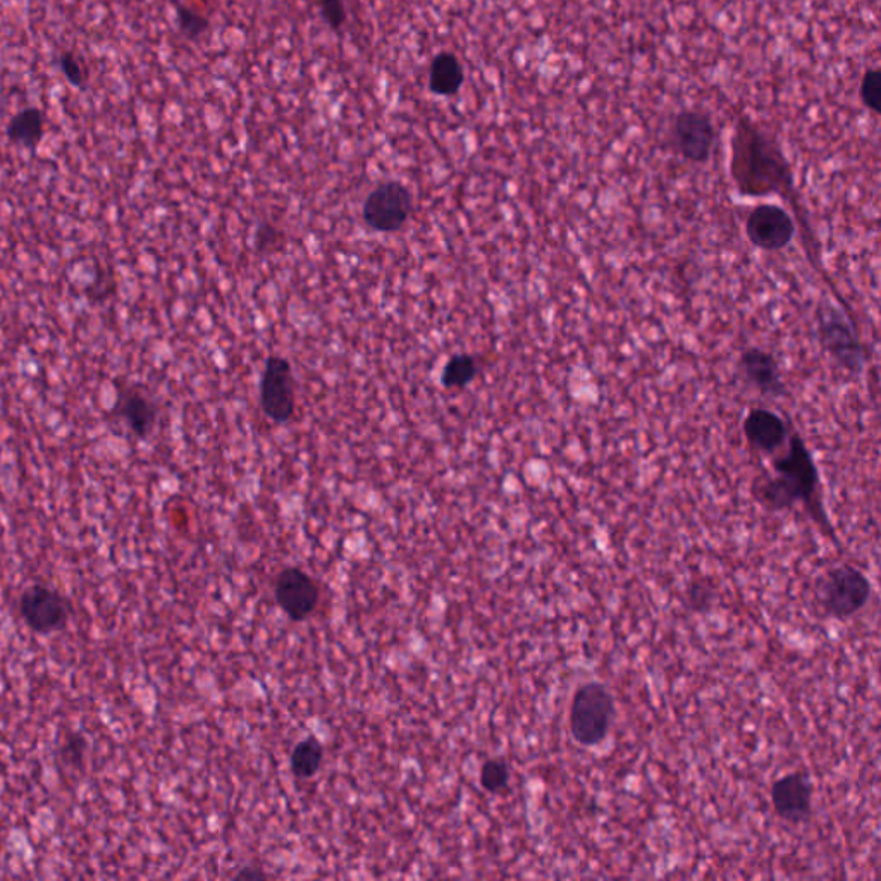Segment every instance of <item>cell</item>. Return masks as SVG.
<instances>
[{"label":"cell","instance_id":"obj_1","mask_svg":"<svg viewBox=\"0 0 881 881\" xmlns=\"http://www.w3.org/2000/svg\"><path fill=\"white\" fill-rule=\"evenodd\" d=\"M731 174L740 195L792 196L794 172L784 150L758 121L740 112L732 135Z\"/></svg>","mask_w":881,"mask_h":881},{"label":"cell","instance_id":"obj_2","mask_svg":"<svg viewBox=\"0 0 881 881\" xmlns=\"http://www.w3.org/2000/svg\"><path fill=\"white\" fill-rule=\"evenodd\" d=\"M773 470L775 478L759 482L756 498L771 511L791 510L797 503H804L812 519L829 532L830 538H835L821 505L817 463L799 434H792L787 451L775 458Z\"/></svg>","mask_w":881,"mask_h":881},{"label":"cell","instance_id":"obj_3","mask_svg":"<svg viewBox=\"0 0 881 881\" xmlns=\"http://www.w3.org/2000/svg\"><path fill=\"white\" fill-rule=\"evenodd\" d=\"M615 719V699L608 687L588 681L574 693L570 707L571 737L582 747H594L608 737Z\"/></svg>","mask_w":881,"mask_h":881},{"label":"cell","instance_id":"obj_4","mask_svg":"<svg viewBox=\"0 0 881 881\" xmlns=\"http://www.w3.org/2000/svg\"><path fill=\"white\" fill-rule=\"evenodd\" d=\"M818 598L826 615L845 620L861 612L871 598V582L859 568L841 565L824 574Z\"/></svg>","mask_w":881,"mask_h":881},{"label":"cell","instance_id":"obj_5","mask_svg":"<svg viewBox=\"0 0 881 881\" xmlns=\"http://www.w3.org/2000/svg\"><path fill=\"white\" fill-rule=\"evenodd\" d=\"M818 338L823 350L835 360L842 369L857 374L865 367L866 355L853 324L844 312L835 305L820 306L818 311Z\"/></svg>","mask_w":881,"mask_h":881},{"label":"cell","instance_id":"obj_6","mask_svg":"<svg viewBox=\"0 0 881 881\" xmlns=\"http://www.w3.org/2000/svg\"><path fill=\"white\" fill-rule=\"evenodd\" d=\"M413 213V196L400 181H384L363 202V220L377 233H396Z\"/></svg>","mask_w":881,"mask_h":881},{"label":"cell","instance_id":"obj_7","mask_svg":"<svg viewBox=\"0 0 881 881\" xmlns=\"http://www.w3.org/2000/svg\"><path fill=\"white\" fill-rule=\"evenodd\" d=\"M668 138L681 159L692 164L708 162L716 140L713 119L704 110L681 109L669 123Z\"/></svg>","mask_w":881,"mask_h":881},{"label":"cell","instance_id":"obj_8","mask_svg":"<svg viewBox=\"0 0 881 881\" xmlns=\"http://www.w3.org/2000/svg\"><path fill=\"white\" fill-rule=\"evenodd\" d=\"M71 601L58 589L35 583L25 589L20 598V613L33 632L53 633L64 629L70 621Z\"/></svg>","mask_w":881,"mask_h":881},{"label":"cell","instance_id":"obj_9","mask_svg":"<svg viewBox=\"0 0 881 881\" xmlns=\"http://www.w3.org/2000/svg\"><path fill=\"white\" fill-rule=\"evenodd\" d=\"M261 407L276 424L288 422L294 415L293 367L285 357L273 355L266 360L261 376Z\"/></svg>","mask_w":881,"mask_h":881},{"label":"cell","instance_id":"obj_10","mask_svg":"<svg viewBox=\"0 0 881 881\" xmlns=\"http://www.w3.org/2000/svg\"><path fill=\"white\" fill-rule=\"evenodd\" d=\"M746 234L752 245L764 252L787 249L796 237V225L785 208L775 204H759L746 219Z\"/></svg>","mask_w":881,"mask_h":881},{"label":"cell","instance_id":"obj_11","mask_svg":"<svg viewBox=\"0 0 881 881\" xmlns=\"http://www.w3.org/2000/svg\"><path fill=\"white\" fill-rule=\"evenodd\" d=\"M274 596L291 620L302 621L317 608L318 588L302 568L290 567L285 568L276 579Z\"/></svg>","mask_w":881,"mask_h":881},{"label":"cell","instance_id":"obj_12","mask_svg":"<svg viewBox=\"0 0 881 881\" xmlns=\"http://www.w3.org/2000/svg\"><path fill=\"white\" fill-rule=\"evenodd\" d=\"M812 788L804 773L780 776L771 787V804L776 817L788 823H802L811 817Z\"/></svg>","mask_w":881,"mask_h":881},{"label":"cell","instance_id":"obj_13","mask_svg":"<svg viewBox=\"0 0 881 881\" xmlns=\"http://www.w3.org/2000/svg\"><path fill=\"white\" fill-rule=\"evenodd\" d=\"M739 367L747 383L768 396H782L785 384L780 377L779 363L770 351L761 348H749L740 355Z\"/></svg>","mask_w":881,"mask_h":881},{"label":"cell","instance_id":"obj_14","mask_svg":"<svg viewBox=\"0 0 881 881\" xmlns=\"http://www.w3.org/2000/svg\"><path fill=\"white\" fill-rule=\"evenodd\" d=\"M744 434L756 449L763 454H773L785 445L787 425L775 412L755 409L744 421Z\"/></svg>","mask_w":881,"mask_h":881},{"label":"cell","instance_id":"obj_15","mask_svg":"<svg viewBox=\"0 0 881 881\" xmlns=\"http://www.w3.org/2000/svg\"><path fill=\"white\" fill-rule=\"evenodd\" d=\"M118 415L135 436L147 437L156 427L157 405L142 389L128 388L119 395Z\"/></svg>","mask_w":881,"mask_h":881},{"label":"cell","instance_id":"obj_16","mask_svg":"<svg viewBox=\"0 0 881 881\" xmlns=\"http://www.w3.org/2000/svg\"><path fill=\"white\" fill-rule=\"evenodd\" d=\"M5 135L17 147L37 148L46 136V112L40 107H26L9 119Z\"/></svg>","mask_w":881,"mask_h":881},{"label":"cell","instance_id":"obj_17","mask_svg":"<svg viewBox=\"0 0 881 881\" xmlns=\"http://www.w3.org/2000/svg\"><path fill=\"white\" fill-rule=\"evenodd\" d=\"M466 82V71L451 52H439L429 68V90L439 97H454Z\"/></svg>","mask_w":881,"mask_h":881},{"label":"cell","instance_id":"obj_18","mask_svg":"<svg viewBox=\"0 0 881 881\" xmlns=\"http://www.w3.org/2000/svg\"><path fill=\"white\" fill-rule=\"evenodd\" d=\"M324 761V747L315 737L300 740L291 751L290 764L294 776L311 779L321 770Z\"/></svg>","mask_w":881,"mask_h":881},{"label":"cell","instance_id":"obj_19","mask_svg":"<svg viewBox=\"0 0 881 881\" xmlns=\"http://www.w3.org/2000/svg\"><path fill=\"white\" fill-rule=\"evenodd\" d=\"M479 363L469 353H457L440 371V384L446 389H463L478 377Z\"/></svg>","mask_w":881,"mask_h":881},{"label":"cell","instance_id":"obj_20","mask_svg":"<svg viewBox=\"0 0 881 881\" xmlns=\"http://www.w3.org/2000/svg\"><path fill=\"white\" fill-rule=\"evenodd\" d=\"M58 65L65 82L70 83L74 88L83 90L90 82V68H88L85 58H82L80 53L73 52V50H64V52L59 53Z\"/></svg>","mask_w":881,"mask_h":881},{"label":"cell","instance_id":"obj_21","mask_svg":"<svg viewBox=\"0 0 881 881\" xmlns=\"http://www.w3.org/2000/svg\"><path fill=\"white\" fill-rule=\"evenodd\" d=\"M510 784V768L505 759H487L481 768V785L490 794H502Z\"/></svg>","mask_w":881,"mask_h":881},{"label":"cell","instance_id":"obj_22","mask_svg":"<svg viewBox=\"0 0 881 881\" xmlns=\"http://www.w3.org/2000/svg\"><path fill=\"white\" fill-rule=\"evenodd\" d=\"M176 20H178V28H180L181 35L189 38V40L201 38L210 26L204 14H198L189 5L180 4V2H176Z\"/></svg>","mask_w":881,"mask_h":881},{"label":"cell","instance_id":"obj_23","mask_svg":"<svg viewBox=\"0 0 881 881\" xmlns=\"http://www.w3.org/2000/svg\"><path fill=\"white\" fill-rule=\"evenodd\" d=\"M881 74L877 68H869L865 71L859 86V97L862 106L871 110L873 114H880Z\"/></svg>","mask_w":881,"mask_h":881},{"label":"cell","instance_id":"obj_24","mask_svg":"<svg viewBox=\"0 0 881 881\" xmlns=\"http://www.w3.org/2000/svg\"><path fill=\"white\" fill-rule=\"evenodd\" d=\"M86 740L80 734H68L61 747V756L65 764L73 768H82L85 759Z\"/></svg>","mask_w":881,"mask_h":881},{"label":"cell","instance_id":"obj_25","mask_svg":"<svg viewBox=\"0 0 881 881\" xmlns=\"http://www.w3.org/2000/svg\"><path fill=\"white\" fill-rule=\"evenodd\" d=\"M713 600V589L708 588L707 583L693 582L687 589V604L692 612H707L708 608H711Z\"/></svg>","mask_w":881,"mask_h":881},{"label":"cell","instance_id":"obj_26","mask_svg":"<svg viewBox=\"0 0 881 881\" xmlns=\"http://www.w3.org/2000/svg\"><path fill=\"white\" fill-rule=\"evenodd\" d=\"M281 233L273 225H262L257 231V245L262 250H270L273 245H279Z\"/></svg>","mask_w":881,"mask_h":881},{"label":"cell","instance_id":"obj_27","mask_svg":"<svg viewBox=\"0 0 881 881\" xmlns=\"http://www.w3.org/2000/svg\"><path fill=\"white\" fill-rule=\"evenodd\" d=\"M266 877H267L266 873H262V871H257V869H255V871H253V869L252 871H240V873L237 874L238 880H249V878L250 880H252V878H266Z\"/></svg>","mask_w":881,"mask_h":881}]
</instances>
